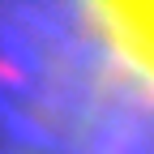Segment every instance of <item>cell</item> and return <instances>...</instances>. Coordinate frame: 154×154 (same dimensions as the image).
<instances>
[{
    "instance_id": "obj_1",
    "label": "cell",
    "mask_w": 154,
    "mask_h": 154,
    "mask_svg": "<svg viewBox=\"0 0 154 154\" xmlns=\"http://www.w3.org/2000/svg\"><path fill=\"white\" fill-rule=\"evenodd\" d=\"M0 154H154V0H0Z\"/></svg>"
}]
</instances>
